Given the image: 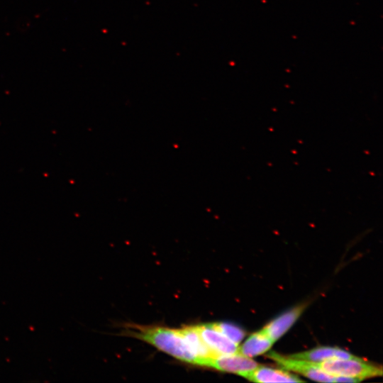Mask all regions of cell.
<instances>
[{
	"instance_id": "9",
	"label": "cell",
	"mask_w": 383,
	"mask_h": 383,
	"mask_svg": "<svg viewBox=\"0 0 383 383\" xmlns=\"http://www.w3.org/2000/svg\"><path fill=\"white\" fill-rule=\"evenodd\" d=\"M289 356L311 362H323L335 359L357 357L341 348L328 346L316 348L309 350L292 354Z\"/></svg>"
},
{
	"instance_id": "2",
	"label": "cell",
	"mask_w": 383,
	"mask_h": 383,
	"mask_svg": "<svg viewBox=\"0 0 383 383\" xmlns=\"http://www.w3.org/2000/svg\"><path fill=\"white\" fill-rule=\"evenodd\" d=\"M311 362V361H310ZM313 365L331 376H345L359 381L382 376V368L360 357L311 362Z\"/></svg>"
},
{
	"instance_id": "7",
	"label": "cell",
	"mask_w": 383,
	"mask_h": 383,
	"mask_svg": "<svg viewBox=\"0 0 383 383\" xmlns=\"http://www.w3.org/2000/svg\"><path fill=\"white\" fill-rule=\"evenodd\" d=\"M179 330L191 352L200 360V366L207 367L209 360L216 356L204 343L196 326H184Z\"/></svg>"
},
{
	"instance_id": "8",
	"label": "cell",
	"mask_w": 383,
	"mask_h": 383,
	"mask_svg": "<svg viewBox=\"0 0 383 383\" xmlns=\"http://www.w3.org/2000/svg\"><path fill=\"white\" fill-rule=\"evenodd\" d=\"M244 378L260 383L303 382L302 379L287 371L260 365L246 374Z\"/></svg>"
},
{
	"instance_id": "3",
	"label": "cell",
	"mask_w": 383,
	"mask_h": 383,
	"mask_svg": "<svg viewBox=\"0 0 383 383\" xmlns=\"http://www.w3.org/2000/svg\"><path fill=\"white\" fill-rule=\"evenodd\" d=\"M267 357L288 371L295 372L314 381L333 382V376L320 370L310 361L283 355L275 351H271L267 354Z\"/></svg>"
},
{
	"instance_id": "1",
	"label": "cell",
	"mask_w": 383,
	"mask_h": 383,
	"mask_svg": "<svg viewBox=\"0 0 383 383\" xmlns=\"http://www.w3.org/2000/svg\"><path fill=\"white\" fill-rule=\"evenodd\" d=\"M126 332L182 362L201 365L200 360L189 350L179 329L133 326Z\"/></svg>"
},
{
	"instance_id": "6",
	"label": "cell",
	"mask_w": 383,
	"mask_h": 383,
	"mask_svg": "<svg viewBox=\"0 0 383 383\" xmlns=\"http://www.w3.org/2000/svg\"><path fill=\"white\" fill-rule=\"evenodd\" d=\"M308 305L307 302L293 307L269 322L261 331L274 343L289 331Z\"/></svg>"
},
{
	"instance_id": "10",
	"label": "cell",
	"mask_w": 383,
	"mask_h": 383,
	"mask_svg": "<svg viewBox=\"0 0 383 383\" xmlns=\"http://www.w3.org/2000/svg\"><path fill=\"white\" fill-rule=\"evenodd\" d=\"M274 342L261 330L250 335L238 346V353L248 357L262 355L270 350Z\"/></svg>"
},
{
	"instance_id": "5",
	"label": "cell",
	"mask_w": 383,
	"mask_h": 383,
	"mask_svg": "<svg viewBox=\"0 0 383 383\" xmlns=\"http://www.w3.org/2000/svg\"><path fill=\"white\" fill-rule=\"evenodd\" d=\"M196 327L204 343L216 357L238 353L239 345L216 329L211 323L197 325Z\"/></svg>"
},
{
	"instance_id": "11",
	"label": "cell",
	"mask_w": 383,
	"mask_h": 383,
	"mask_svg": "<svg viewBox=\"0 0 383 383\" xmlns=\"http://www.w3.org/2000/svg\"><path fill=\"white\" fill-rule=\"evenodd\" d=\"M211 323L216 329L238 345L245 336V333L242 328L232 323L225 322Z\"/></svg>"
},
{
	"instance_id": "4",
	"label": "cell",
	"mask_w": 383,
	"mask_h": 383,
	"mask_svg": "<svg viewBox=\"0 0 383 383\" xmlns=\"http://www.w3.org/2000/svg\"><path fill=\"white\" fill-rule=\"evenodd\" d=\"M258 365L259 364L252 358L237 353L212 357L209 360L207 367L245 377Z\"/></svg>"
}]
</instances>
